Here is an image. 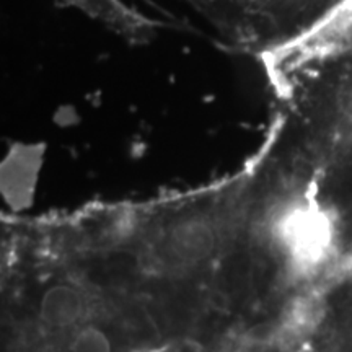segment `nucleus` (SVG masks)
<instances>
[{"label": "nucleus", "mask_w": 352, "mask_h": 352, "mask_svg": "<svg viewBox=\"0 0 352 352\" xmlns=\"http://www.w3.org/2000/svg\"><path fill=\"white\" fill-rule=\"evenodd\" d=\"M271 239L290 270L310 272L331 254L333 217L310 197H294L272 215Z\"/></svg>", "instance_id": "1"}, {"label": "nucleus", "mask_w": 352, "mask_h": 352, "mask_svg": "<svg viewBox=\"0 0 352 352\" xmlns=\"http://www.w3.org/2000/svg\"><path fill=\"white\" fill-rule=\"evenodd\" d=\"M214 246L215 235L212 227L202 219L179 220L170 232V248L182 261H202L210 256Z\"/></svg>", "instance_id": "2"}, {"label": "nucleus", "mask_w": 352, "mask_h": 352, "mask_svg": "<svg viewBox=\"0 0 352 352\" xmlns=\"http://www.w3.org/2000/svg\"><path fill=\"white\" fill-rule=\"evenodd\" d=\"M82 303L80 294L76 289L67 284H57L46 290L39 303V311L47 324L64 328L80 318Z\"/></svg>", "instance_id": "3"}, {"label": "nucleus", "mask_w": 352, "mask_h": 352, "mask_svg": "<svg viewBox=\"0 0 352 352\" xmlns=\"http://www.w3.org/2000/svg\"><path fill=\"white\" fill-rule=\"evenodd\" d=\"M70 352H111V342L101 329L88 327L76 334Z\"/></svg>", "instance_id": "4"}]
</instances>
